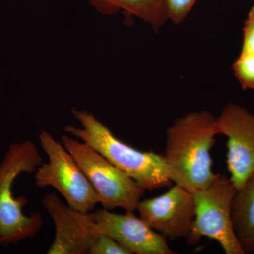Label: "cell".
Returning <instances> with one entry per match:
<instances>
[{"instance_id": "30bf717a", "label": "cell", "mask_w": 254, "mask_h": 254, "mask_svg": "<svg viewBox=\"0 0 254 254\" xmlns=\"http://www.w3.org/2000/svg\"><path fill=\"white\" fill-rule=\"evenodd\" d=\"M42 203L53 218L55 237L48 254H86L95 237L91 213L76 211L64 204L56 193H48Z\"/></svg>"}, {"instance_id": "8fae6325", "label": "cell", "mask_w": 254, "mask_h": 254, "mask_svg": "<svg viewBox=\"0 0 254 254\" xmlns=\"http://www.w3.org/2000/svg\"><path fill=\"white\" fill-rule=\"evenodd\" d=\"M232 218L235 235L244 252L254 254V173L235 193Z\"/></svg>"}, {"instance_id": "9a60e30c", "label": "cell", "mask_w": 254, "mask_h": 254, "mask_svg": "<svg viewBox=\"0 0 254 254\" xmlns=\"http://www.w3.org/2000/svg\"><path fill=\"white\" fill-rule=\"evenodd\" d=\"M167 15L175 24L182 23L190 12L196 0H164Z\"/></svg>"}, {"instance_id": "ba28073f", "label": "cell", "mask_w": 254, "mask_h": 254, "mask_svg": "<svg viewBox=\"0 0 254 254\" xmlns=\"http://www.w3.org/2000/svg\"><path fill=\"white\" fill-rule=\"evenodd\" d=\"M140 217L166 239L188 238L194 221L193 193L175 185L165 193L140 200L136 207Z\"/></svg>"}, {"instance_id": "2e32d148", "label": "cell", "mask_w": 254, "mask_h": 254, "mask_svg": "<svg viewBox=\"0 0 254 254\" xmlns=\"http://www.w3.org/2000/svg\"><path fill=\"white\" fill-rule=\"evenodd\" d=\"M241 53L254 54V6L251 8L243 28V43Z\"/></svg>"}, {"instance_id": "8992f818", "label": "cell", "mask_w": 254, "mask_h": 254, "mask_svg": "<svg viewBox=\"0 0 254 254\" xmlns=\"http://www.w3.org/2000/svg\"><path fill=\"white\" fill-rule=\"evenodd\" d=\"M237 189L230 178L218 173L208 187L193 192L194 221L187 239L195 245L202 237L217 241L226 254H245L237 240L232 218V205Z\"/></svg>"}, {"instance_id": "52a82bcc", "label": "cell", "mask_w": 254, "mask_h": 254, "mask_svg": "<svg viewBox=\"0 0 254 254\" xmlns=\"http://www.w3.org/2000/svg\"><path fill=\"white\" fill-rule=\"evenodd\" d=\"M217 128L227 138V170L239 190L254 173V115L240 105H227L217 119Z\"/></svg>"}, {"instance_id": "3957f363", "label": "cell", "mask_w": 254, "mask_h": 254, "mask_svg": "<svg viewBox=\"0 0 254 254\" xmlns=\"http://www.w3.org/2000/svg\"><path fill=\"white\" fill-rule=\"evenodd\" d=\"M43 163L39 150L30 141L12 143L0 163V240L1 245H16L34 237L43 227L41 213H23L28 203L23 196L16 198L13 185L23 173H35Z\"/></svg>"}, {"instance_id": "5bb4252c", "label": "cell", "mask_w": 254, "mask_h": 254, "mask_svg": "<svg viewBox=\"0 0 254 254\" xmlns=\"http://www.w3.org/2000/svg\"><path fill=\"white\" fill-rule=\"evenodd\" d=\"M90 254H133L125 246L119 243L111 237L98 234L92 244Z\"/></svg>"}, {"instance_id": "7a4b0ae2", "label": "cell", "mask_w": 254, "mask_h": 254, "mask_svg": "<svg viewBox=\"0 0 254 254\" xmlns=\"http://www.w3.org/2000/svg\"><path fill=\"white\" fill-rule=\"evenodd\" d=\"M72 113L81 127L68 125L65 131L90 145L142 189L154 190L172 182L163 155L141 151L120 141L89 112L73 109Z\"/></svg>"}, {"instance_id": "9c48e42d", "label": "cell", "mask_w": 254, "mask_h": 254, "mask_svg": "<svg viewBox=\"0 0 254 254\" xmlns=\"http://www.w3.org/2000/svg\"><path fill=\"white\" fill-rule=\"evenodd\" d=\"M91 215L95 233L111 237L133 254H175L167 239L155 232L143 219L137 218L133 211L117 214L103 208L93 210Z\"/></svg>"}, {"instance_id": "5b68a950", "label": "cell", "mask_w": 254, "mask_h": 254, "mask_svg": "<svg viewBox=\"0 0 254 254\" xmlns=\"http://www.w3.org/2000/svg\"><path fill=\"white\" fill-rule=\"evenodd\" d=\"M62 141L94 187L103 208L136 210L145 190L133 179L84 142L66 135L62 136Z\"/></svg>"}, {"instance_id": "e0dca14e", "label": "cell", "mask_w": 254, "mask_h": 254, "mask_svg": "<svg viewBox=\"0 0 254 254\" xmlns=\"http://www.w3.org/2000/svg\"><path fill=\"white\" fill-rule=\"evenodd\" d=\"M0 245H1V240H0Z\"/></svg>"}, {"instance_id": "6da1fadb", "label": "cell", "mask_w": 254, "mask_h": 254, "mask_svg": "<svg viewBox=\"0 0 254 254\" xmlns=\"http://www.w3.org/2000/svg\"><path fill=\"white\" fill-rule=\"evenodd\" d=\"M218 134L217 119L208 111L177 119L166 132L163 155L170 180L191 193L208 187L218 175L210 155Z\"/></svg>"}, {"instance_id": "4fadbf2b", "label": "cell", "mask_w": 254, "mask_h": 254, "mask_svg": "<svg viewBox=\"0 0 254 254\" xmlns=\"http://www.w3.org/2000/svg\"><path fill=\"white\" fill-rule=\"evenodd\" d=\"M232 68L244 90L254 89V54L241 53Z\"/></svg>"}, {"instance_id": "7c38bea8", "label": "cell", "mask_w": 254, "mask_h": 254, "mask_svg": "<svg viewBox=\"0 0 254 254\" xmlns=\"http://www.w3.org/2000/svg\"><path fill=\"white\" fill-rule=\"evenodd\" d=\"M100 14H115L120 11L136 16L150 23L155 30L168 19L164 0H86Z\"/></svg>"}, {"instance_id": "277c9868", "label": "cell", "mask_w": 254, "mask_h": 254, "mask_svg": "<svg viewBox=\"0 0 254 254\" xmlns=\"http://www.w3.org/2000/svg\"><path fill=\"white\" fill-rule=\"evenodd\" d=\"M39 141L48 162L42 163L35 172L36 186L53 187L76 211L88 213L95 210L100 203L99 195L69 152L45 130L40 133Z\"/></svg>"}]
</instances>
